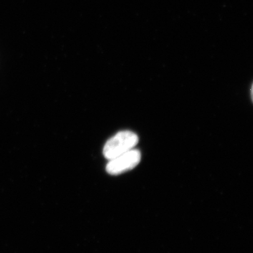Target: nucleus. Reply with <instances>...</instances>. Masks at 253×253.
<instances>
[{
    "instance_id": "f257e3e1",
    "label": "nucleus",
    "mask_w": 253,
    "mask_h": 253,
    "mask_svg": "<svg viewBox=\"0 0 253 253\" xmlns=\"http://www.w3.org/2000/svg\"><path fill=\"white\" fill-rule=\"evenodd\" d=\"M139 138L131 131H121L113 136L104 145L103 154L106 159H113L134 149Z\"/></svg>"
},
{
    "instance_id": "f03ea898",
    "label": "nucleus",
    "mask_w": 253,
    "mask_h": 253,
    "mask_svg": "<svg viewBox=\"0 0 253 253\" xmlns=\"http://www.w3.org/2000/svg\"><path fill=\"white\" fill-rule=\"evenodd\" d=\"M141 155L139 151L131 149L118 157L110 160L106 166V171L112 175H118L130 170L139 164Z\"/></svg>"
}]
</instances>
